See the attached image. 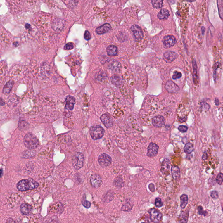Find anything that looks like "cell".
I'll return each mask as SVG.
<instances>
[{"label": "cell", "instance_id": "1", "mask_svg": "<svg viewBox=\"0 0 223 223\" xmlns=\"http://www.w3.org/2000/svg\"><path fill=\"white\" fill-rule=\"evenodd\" d=\"M39 185V184L37 182L30 178L19 181L17 184V188L20 191H25L37 188Z\"/></svg>", "mask_w": 223, "mask_h": 223}, {"label": "cell", "instance_id": "2", "mask_svg": "<svg viewBox=\"0 0 223 223\" xmlns=\"http://www.w3.org/2000/svg\"><path fill=\"white\" fill-rule=\"evenodd\" d=\"M25 146L30 150L37 148L39 145V141L37 138L33 134L28 133L25 135L24 139Z\"/></svg>", "mask_w": 223, "mask_h": 223}, {"label": "cell", "instance_id": "3", "mask_svg": "<svg viewBox=\"0 0 223 223\" xmlns=\"http://www.w3.org/2000/svg\"><path fill=\"white\" fill-rule=\"evenodd\" d=\"M104 132V129L98 125L91 127L90 129V134L92 139L94 140H96L103 137Z\"/></svg>", "mask_w": 223, "mask_h": 223}, {"label": "cell", "instance_id": "4", "mask_svg": "<svg viewBox=\"0 0 223 223\" xmlns=\"http://www.w3.org/2000/svg\"><path fill=\"white\" fill-rule=\"evenodd\" d=\"M84 162V156L80 153H77L73 156V166L75 169L79 170L81 168L83 167Z\"/></svg>", "mask_w": 223, "mask_h": 223}, {"label": "cell", "instance_id": "5", "mask_svg": "<svg viewBox=\"0 0 223 223\" xmlns=\"http://www.w3.org/2000/svg\"><path fill=\"white\" fill-rule=\"evenodd\" d=\"M131 30L133 32L135 40L139 42L143 39L144 34L140 27L137 25H134L131 26Z\"/></svg>", "mask_w": 223, "mask_h": 223}, {"label": "cell", "instance_id": "6", "mask_svg": "<svg viewBox=\"0 0 223 223\" xmlns=\"http://www.w3.org/2000/svg\"><path fill=\"white\" fill-rule=\"evenodd\" d=\"M98 162L102 167H106L110 165L112 162V159L110 156L106 153H103L99 156Z\"/></svg>", "mask_w": 223, "mask_h": 223}, {"label": "cell", "instance_id": "7", "mask_svg": "<svg viewBox=\"0 0 223 223\" xmlns=\"http://www.w3.org/2000/svg\"><path fill=\"white\" fill-rule=\"evenodd\" d=\"M176 43V39L173 35H169L165 36L163 40V45L166 49L171 48Z\"/></svg>", "mask_w": 223, "mask_h": 223}, {"label": "cell", "instance_id": "8", "mask_svg": "<svg viewBox=\"0 0 223 223\" xmlns=\"http://www.w3.org/2000/svg\"><path fill=\"white\" fill-rule=\"evenodd\" d=\"M149 213L150 214L151 220L153 222H159L161 220L162 215L161 213L156 209H152L150 210Z\"/></svg>", "mask_w": 223, "mask_h": 223}, {"label": "cell", "instance_id": "9", "mask_svg": "<svg viewBox=\"0 0 223 223\" xmlns=\"http://www.w3.org/2000/svg\"><path fill=\"white\" fill-rule=\"evenodd\" d=\"M90 183L94 188H98L102 185V179L100 176L97 174L92 175L90 177Z\"/></svg>", "mask_w": 223, "mask_h": 223}, {"label": "cell", "instance_id": "10", "mask_svg": "<svg viewBox=\"0 0 223 223\" xmlns=\"http://www.w3.org/2000/svg\"><path fill=\"white\" fill-rule=\"evenodd\" d=\"M159 146L154 143H151L149 145L147 151V156L150 157H154L156 156L158 152Z\"/></svg>", "mask_w": 223, "mask_h": 223}, {"label": "cell", "instance_id": "11", "mask_svg": "<svg viewBox=\"0 0 223 223\" xmlns=\"http://www.w3.org/2000/svg\"><path fill=\"white\" fill-rule=\"evenodd\" d=\"M177 57V54L174 51H166L163 54V59L168 63H172L175 60Z\"/></svg>", "mask_w": 223, "mask_h": 223}, {"label": "cell", "instance_id": "12", "mask_svg": "<svg viewBox=\"0 0 223 223\" xmlns=\"http://www.w3.org/2000/svg\"><path fill=\"white\" fill-rule=\"evenodd\" d=\"M165 120L161 115H157L153 118L152 124L156 127H161L165 124Z\"/></svg>", "mask_w": 223, "mask_h": 223}, {"label": "cell", "instance_id": "13", "mask_svg": "<svg viewBox=\"0 0 223 223\" xmlns=\"http://www.w3.org/2000/svg\"><path fill=\"white\" fill-rule=\"evenodd\" d=\"M101 120L106 127L110 128L113 127V120L111 117L107 114H103L101 116Z\"/></svg>", "mask_w": 223, "mask_h": 223}, {"label": "cell", "instance_id": "14", "mask_svg": "<svg viewBox=\"0 0 223 223\" xmlns=\"http://www.w3.org/2000/svg\"><path fill=\"white\" fill-rule=\"evenodd\" d=\"M165 87L167 91L170 93H175L179 90V87L177 85L171 81H169L167 82Z\"/></svg>", "mask_w": 223, "mask_h": 223}, {"label": "cell", "instance_id": "15", "mask_svg": "<svg viewBox=\"0 0 223 223\" xmlns=\"http://www.w3.org/2000/svg\"><path fill=\"white\" fill-rule=\"evenodd\" d=\"M111 29V25L109 23H106L103 25L97 27L96 32L98 34H103L109 32Z\"/></svg>", "mask_w": 223, "mask_h": 223}, {"label": "cell", "instance_id": "16", "mask_svg": "<svg viewBox=\"0 0 223 223\" xmlns=\"http://www.w3.org/2000/svg\"><path fill=\"white\" fill-rule=\"evenodd\" d=\"M20 210L23 215H30L32 212V207L29 204L23 203L20 207Z\"/></svg>", "mask_w": 223, "mask_h": 223}, {"label": "cell", "instance_id": "17", "mask_svg": "<svg viewBox=\"0 0 223 223\" xmlns=\"http://www.w3.org/2000/svg\"><path fill=\"white\" fill-rule=\"evenodd\" d=\"M65 108L67 110H72L73 109L75 104V98L71 96H68L65 100Z\"/></svg>", "mask_w": 223, "mask_h": 223}, {"label": "cell", "instance_id": "18", "mask_svg": "<svg viewBox=\"0 0 223 223\" xmlns=\"http://www.w3.org/2000/svg\"><path fill=\"white\" fill-rule=\"evenodd\" d=\"M170 163L169 160L167 159H164L161 165V171L163 174L166 175L168 173L169 170L170 168Z\"/></svg>", "mask_w": 223, "mask_h": 223}, {"label": "cell", "instance_id": "19", "mask_svg": "<svg viewBox=\"0 0 223 223\" xmlns=\"http://www.w3.org/2000/svg\"><path fill=\"white\" fill-rule=\"evenodd\" d=\"M107 54L110 56H114L118 54V49L115 45H110L106 49Z\"/></svg>", "mask_w": 223, "mask_h": 223}, {"label": "cell", "instance_id": "20", "mask_svg": "<svg viewBox=\"0 0 223 223\" xmlns=\"http://www.w3.org/2000/svg\"><path fill=\"white\" fill-rule=\"evenodd\" d=\"M170 16L169 12L166 9H162L160 11L157 15L159 19L160 20H165L167 19Z\"/></svg>", "mask_w": 223, "mask_h": 223}, {"label": "cell", "instance_id": "21", "mask_svg": "<svg viewBox=\"0 0 223 223\" xmlns=\"http://www.w3.org/2000/svg\"><path fill=\"white\" fill-rule=\"evenodd\" d=\"M171 174L174 179H178L180 176V170L177 166H173L171 169Z\"/></svg>", "mask_w": 223, "mask_h": 223}, {"label": "cell", "instance_id": "22", "mask_svg": "<svg viewBox=\"0 0 223 223\" xmlns=\"http://www.w3.org/2000/svg\"><path fill=\"white\" fill-rule=\"evenodd\" d=\"M152 4L156 8H161L163 6V0H152Z\"/></svg>", "mask_w": 223, "mask_h": 223}, {"label": "cell", "instance_id": "23", "mask_svg": "<svg viewBox=\"0 0 223 223\" xmlns=\"http://www.w3.org/2000/svg\"><path fill=\"white\" fill-rule=\"evenodd\" d=\"M188 197L186 194H183L180 197V201H181L180 206L182 208H185L188 203Z\"/></svg>", "mask_w": 223, "mask_h": 223}, {"label": "cell", "instance_id": "24", "mask_svg": "<svg viewBox=\"0 0 223 223\" xmlns=\"http://www.w3.org/2000/svg\"><path fill=\"white\" fill-rule=\"evenodd\" d=\"M194 150L193 145L191 143H187L186 144L184 148V151L187 154H190L193 152Z\"/></svg>", "mask_w": 223, "mask_h": 223}, {"label": "cell", "instance_id": "25", "mask_svg": "<svg viewBox=\"0 0 223 223\" xmlns=\"http://www.w3.org/2000/svg\"><path fill=\"white\" fill-rule=\"evenodd\" d=\"M13 85V83L12 82L10 81L6 83L4 88L3 92H4V93H9L10 91L11 90Z\"/></svg>", "mask_w": 223, "mask_h": 223}, {"label": "cell", "instance_id": "26", "mask_svg": "<svg viewBox=\"0 0 223 223\" xmlns=\"http://www.w3.org/2000/svg\"><path fill=\"white\" fill-rule=\"evenodd\" d=\"M193 66V72H194V75L195 77H193V81L195 79V82L194 83H196V82H197L196 81V80H198V75H197V64H196V62L193 60L192 62Z\"/></svg>", "mask_w": 223, "mask_h": 223}, {"label": "cell", "instance_id": "27", "mask_svg": "<svg viewBox=\"0 0 223 223\" xmlns=\"http://www.w3.org/2000/svg\"><path fill=\"white\" fill-rule=\"evenodd\" d=\"M216 180L219 185H221L223 183V174L220 173L217 177Z\"/></svg>", "mask_w": 223, "mask_h": 223}, {"label": "cell", "instance_id": "28", "mask_svg": "<svg viewBox=\"0 0 223 223\" xmlns=\"http://www.w3.org/2000/svg\"><path fill=\"white\" fill-rule=\"evenodd\" d=\"M82 205L84 206V207H85L86 208H89L90 207H91V204L90 202L89 201H88L84 199L82 200Z\"/></svg>", "mask_w": 223, "mask_h": 223}, {"label": "cell", "instance_id": "29", "mask_svg": "<svg viewBox=\"0 0 223 223\" xmlns=\"http://www.w3.org/2000/svg\"><path fill=\"white\" fill-rule=\"evenodd\" d=\"M155 205L157 208H160L163 205V203L161 200L160 198H156V201H155Z\"/></svg>", "mask_w": 223, "mask_h": 223}, {"label": "cell", "instance_id": "30", "mask_svg": "<svg viewBox=\"0 0 223 223\" xmlns=\"http://www.w3.org/2000/svg\"><path fill=\"white\" fill-rule=\"evenodd\" d=\"M181 76H182V74L181 73L176 71L174 72V75L172 77L174 79H179Z\"/></svg>", "mask_w": 223, "mask_h": 223}, {"label": "cell", "instance_id": "31", "mask_svg": "<svg viewBox=\"0 0 223 223\" xmlns=\"http://www.w3.org/2000/svg\"><path fill=\"white\" fill-rule=\"evenodd\" d=\"M178 129L179 131L182 133H185L187 131L188 128L187 127L185 126H180L178 127Z\"/></svg>", "mask_w": 223, "mask_h": 223}, {"label": "cell", "instance_id": "32", "mask_svg": "<svg viewBox=\"0 0 223 223\" xmlns=\"http://www.w3.org/2000/svg\"><path fill=\"white\" fill-rule=\"evenodd\" d=\"M74 48L73 44L72 43H68L65 46L64 49L67 50H71Z\"/></svg>", "mask_w": 223, "mask_h": 223}, {"label": "cell", "instance_id": "33", "mask_svg": "<svg viewBox=\"0 0 223 223\" xmlns=\"http://www.w3.org/2000/svg\"><path fill=\"white\" fill-rule=\"evenodd\" d=\"M84 38L85 39L87 40H89L91 39V35L90 34L89 32L88 31H86L85 32V34H84Z\"/></svg>", "mask_w": 223, "mask_h": 223}, {"label": "cell", "instance_id": "34", "mask_svg": "<svg viewBox=\"0 0 223 223\" xmlns=\"http://www.w3.org/2000/svg\"><path fill=\"white\" fill-rule=\"evenodd\" d=\"M211 196L213 198H218V193L217 191H213L211 192Z\"/></svg>", "mask_w": 223, "mask_h": 223}, {"label": "cell", "instance_id": "35", "mask_svg": "<svg viewBox=\"0 0 223 223\" xmlns=\"http://www.w3.org/2000/svg\"><path fill=\"white\" fill-rule=\"evenodd\" d=\"M198 211L200 215H205V212H204V211H203V208H202L201 207H199Z\"/></svg>", "mask_w": 223, "mask_h": 223}, {"label": "cell", "instance_id": "36", "mask_svg": "<svg viewBox=\"0 0 223 223\" xmlns=\"http://www.w3.org/2000/svg\"><path fill=\"white\" fill-rule=\"evenodd\" d=\"M201 31H202V34L203 35L204 34V32H205V27H202L201 28Z\"/></svg>", "mask_w": 223, "mask_h": 223}, {"label": "cell", "instance_id": "37", "mask_svg": "<svg viewBox=\"0 0 223 223\" xmlns=\"http://www.w3.org/2000/svg\"><path fill=\"white\" fill-rule=\"evenodd\" d=\"M215 103H216V104L217 105H218V103H219V101H218V99H216Z\"/></svg>", "mask_w": 223, "mask_h": 223}, {"label": "cell", "instance_id": "38", "mask_svg": "<svg viewBox=\"0 0 223 223\" xmlns=\"http://www.w3.org/2000/svg\"><path fill=\"white\" fill-rule=\"evenodd\" d=\"M187 1L190 2H192L195 1L196 0H186Z\"/></svg>", "mask_w": 223, "mask_h": 223}]
</instances>
